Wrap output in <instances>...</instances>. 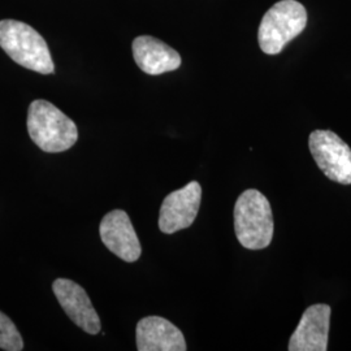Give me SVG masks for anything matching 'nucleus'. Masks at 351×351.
<instances>
[{
    "mask_svg": "<svg viewBox=\"0 0 351 351\" xmlns=\"http://www.w3.org/2000/svg\"><path fill=\"white\" fill-rule=\"evenodd\" d=\"M274 215L269 201L255 189L245 190L234 206V232L249 250H263L274 239Z\"/></svg>",
    "mask_w": 351,
    "mask_h": 351,
    "instance_id": "nucleus-1",
    "label": "nucleus"
},
{
    "mask_svg": "<svg viewBox=\"0 0 351 351\" xmlns=\"http://www.w3.org/2000/svg\"><path fill=\"white\" fill-rule=\"evenodd\" d=\"M0 47L14 63L40 75H51L55 65L49 46L36 29L16 20L0 21Z\"/></svg>",
    "mask_w": 351,
    "mask_h": 351,
    "instance_id": "nucleus-2",
    "label": "nucleus"
},
{
    "mask_svg": "<svg viewBox=\"0 0 351 351\" xmlns=\"http://www.w3.org/2000/svg\"><path fill=\"white\" fill-rule=\"evenodd\" d=\"M27 132L32 141L46 152L69 150L78 139L75 121L47 101H34L27 111Z\"/></svg>",
    "mask_w": 351,
    "mask_h": 351,
    "instance_id": "nucleus-3",
    "label": "nucleus"
},
{
    "mask_svg": "<svg viewBox=\"0 0 351 351\" xmlns=\"http://www.w3.org/2000/svg\"><path fill=\"white\" fill-rule=\"evenodd\" d=\"M307 25V11L297 0H281L271 7L258 30L259 46L267 55H277Z\"/></svg>",
    "mask_w": 351,
    "mask_h": 351,
    "instance_id": "nucleus-4",
    "label": "nucleus"
},
{
    "mask_svg": "<svg viewBox=\"0 0 351 351\" xmlns=\"http://www.w3.org/2000/svg\"><path fill=\"white\" fill-rule=\"evenodd\" d=\"M308 147L320 171L335 182L351 184L350 146L330 130H315L308 137Z\"/></svg>",
    "mask_w": 351,
    "mask_h": 351,
    "instance_id": "nucleus-5",
    "label": "nucleus"
},
{
    "mask_svg": "<svg viewBox=\"0 0 351 351\" xmlns=\"http://www.w3.org/2000/svg\"><path fill=\"white\" fill-rule=\"evenodd\" d=\"M201 201L202 188L197 181L171 193L160 207L159 229L165 234H173L189 228L198 215Z\"/></svg>",
    "mask_w": 351,
    "mask_h": 351,
    "instance_id": "nucleus-6",
    "label": "nucleus"
},
{
    "mask_svg": "<svg viewBox=\"0 0 351 351\" xmlns=\"http://www.w3.org/2000/svg\"><path fill=\"white\" fill-rule=\"evenodd\" d=\"M103 243L116 256L128 263L137 262L142 254L138 236L123 210H113L107 213L99 226Z\"/></svg>",
    "mask_w": 351,
    "mask_h": 351,
    "instance_id": "nucleus-7",
    "label": "nucleus"
},
{
    "mask_svg": "<svg viewBox=\"0 0 351 351\" xmlns=\"http://www.w3.org/2000/svg\"><path fill=\"white\" fill-rule=\"evenodd\" d=\"M56 300L63 307L65 314L88 335L101 332V319L93 307L85 289L68 278H58L52 284Z\"/></svg>",
    "mask_w": 351,
    "mask_h": 351,
    "instance_id": "nucleus-8",
    "label": "nucleus"
},
{
    "mask_svg": "<svg viewBox=\"0 0 351 351\" xmlns=\"http://www.w3.org/2000/svg\"><path fill=\"white\" fill-rule=\"evenodd\" d=\"M332 310L328 304L317 303L308 307L295 332L289 341V351H326Z\"/></svg>",
    "mask_w": 351,
    "mask_h": 351,
    "instance_id": "nucleus-9",
    "label": "nucleus"
},
{
    "mask_svg": "<svg viewBox=\"0 0 351 351\" xmlns=\"http://www.w3.org/2000/svg\"><path fill=\"white\" fill-rule=\"evenodd\" d=\"M136 335L138 351H185L188 349L182 332L160 316L141 319Z\"/></svg>",
    "mask_w": 351,
    "mask_h": 351,
    "instance_id": "nucleus-10",
    "label": "nucleus"
},
{
    "mask_svg": "<svg viewBox=\"0 0 351 351\" xmlns=\"http://www.w3.org/2000/svg\"><path fill=\"white\" fill-rule=\"evenodd\" d=\"M133 58L139 69L151 75H159L180 68L181 56L160 39L141 36L133 40Z\"/></svg>",
    "mask_w": 351,
    "mask_h": 351,
    "instance_id": "nucleus-11",
    "label": "nucleus"
},
{
    "mask_svg": "<svg viewBox=\"0 0 351 351\" xmlns=\"http://www.w3.org/2000/svg\"><path fill=\"white\" fill-rule=\"evenodd\" d=\"M0 349L20 351L24 349V341L12 320L0 311Z\"/></svg>",
    "mask_w": 351,
    "mask_h": 351,
    "instance_id": "nucleus-12",
    "label": "nucleus"
}]
</instances>
